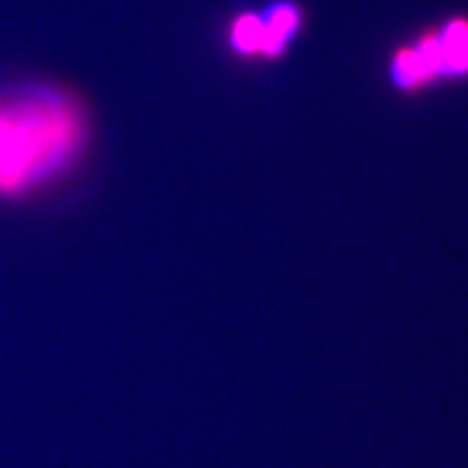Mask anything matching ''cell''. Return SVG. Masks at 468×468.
<instances>
[{"label":"cell","instance_id":"3","mask_svg":"<svg viewBox=\"0 0 468 468\" xmlns=\"http://www.w3.org/2000/svg\"><path fill=\"white\" fill-rule=\"evenodd\" d=\"M439 37L442 75H468V19H452Z\"/></svg>","mask_w":468,"mask_h":468},{"label":"cell","instance_id":"1","mask_svg":"<svg viewBox=\"0 0 468 468\" xmlns=\"http://www.w3.org/2000/svg\"><path fill=\"white\" fill-rule=\"evenodd\" d=\"M89 141L84 108L63 89H0V197L13 198L65 174Z\"/></svg>","mask_w":468,"mask_h":468},{"label":"cell","instance_id":"5","mask_svg":"<svg viewBox=\"0 0 468 468\" xmlns=\"http://www.w3.org/2000/svg\"><path fill=\"white\" fill-rule=\"evenodd\" d=\"M392 79L398 87L406 90L417 89L420 85L429 82L413 48L396 52L392 61Z\"/></svg>","mask_w":468,"mask_h":468},{"label":"cell","instance_id":"4","mask_svg":"<svg viewBox=\"0 0 468 468\" xmlns=\"http://www.w3.org/2000/svg\"><path fill=\"white\" fill-rule=\"evenodd\" d=\"M262 21L259 15L245 13L238 17L229 32V44L241 56H255L261 52Z\"/></svg>","mask_w":468,"mask_h":468},{"label":"cell","instance_id":"2","mask_svg":"<svg viewBox=\"0 0 468 468\" xmlns=\"http://www.w3.org/2000/svg\"><path fill=\"white\" fill-rule=\"evenodd\" d=\"M262 21V42L261 52L266 58L280 56L290 38L297 34L301 27V11L292 2H274L261 15Z\"/></svg>","mask_w":468,"mask_h":468}]
</instances>
